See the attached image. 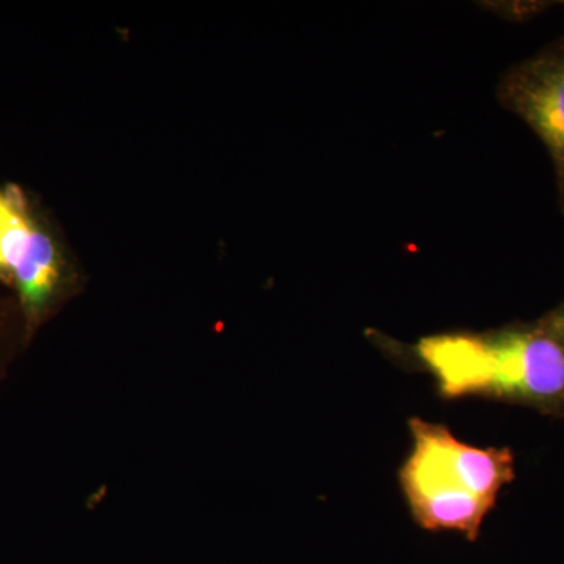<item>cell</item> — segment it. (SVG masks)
Here are the masks:
<instances>
[{
    "label": "cell",
    "instance_id": "cell-8",
    "mask_svg": "<svg viewBox=\"0 0 564 564\" xmlns=\"http://www.w3.org/2000/svg\"><path fill=\"white\" fill-rule=\"evenodd\" d=\"M7 272L6 265H3L2 256H0V274Z\"/></svg>",
    "mask_w": 564,
    "mask_h": 564
},
{
    "label": "cell",
    "instance_id": "cell-5",
    "mask_svg": "<svg viewBox=\"0 0 564 564\" xmlns=\"http://www.w3.org/2000/svg\"><path fill=\"white\" fill-rule=\"evenodd\" d=\"M10 202L9 215L0 223V256L7 270L14 272L28 252L33 228L18 204Z\"/></svg>",
    "mask_w": 564,
    "mask_h": 564
},
{
    "label": "cell",
    "instance_id": "cell-4",
    "mask_svg": "<svg viewBox=\"0 0 564 564\" xmlns=\"http://www.w3.org/2000/svg\"><path fill=\"white\" fill-rule=\"evenodd\" d=\"M22 303L36 313L54 293L58 282V259L54 243L46 234L33 229L28 252L13 272Z\"/></svg>",
    "mask_w": 564,
    "mask_h": 564
},
{
    "label": "cell",
    "instance_id": "cell-2",
    "mask_svg": "<svg viewBox=\"0 0 564 564\" xmlns=\"http://www.w3.org/2000/svg\"><path fill=\"white\" fill-rule=\"evenodd\" d=\"M410 429L413 448L400 469V485L415 524L477 541L500 491L514 480L513 452L462 443L447 426L419 417L411 419Z\"/></svg>",
    "mask_w": 564,
    "mask_h": 564
},
{
    "label": "cell",
    "instance_id": "cell-3",
    "mask_svg": "<svg viewBox=\"0 0 564 564\" xmlns=\"http://www.w3.org/2000/svg\"><path fill=\"white\" fill-rule=\"evenodd\" d=\"M497 98L543 141L564 214V35L511 66L500 79Z\"/></svg>",
    "mask_w": 564,
    "mask_h": 564
},
{
    "label": "cell",
    "instance_id": "cell-7",
    "mask_svg": "<svg viewBox=\"0 0 564 564\" xmlns=\"http://www.w3.org/2000/svg\"><path fill=\"white\" fill-rule=\"evenodd\" d=\"M9 210H10L9 198H3V196H0V223L6 220L7 215H9Z\"/></svg>",
    "mask_w": 564,
    "mask_h": 564
},
{
    "label": "cell",
    "instance_id": "cell-6",
    "mask_svg": "<svg viewBox=\"0 0 564 564\" xmlns=\"http://www.w3.org/2000/svg\"><path fill=\"white\" fill-rule=\"evenodd\" d=\"M540 321L543 322L549 332L554 334L564 348V302L558 304L555 310L549 311Z\"/></svg>",
    "mask_w": 564,
    "mask_h": 564
},
{
    "label": "cell",
    "instance_id": "cell-1",
    "mask_svg": "<svg viewBox=\"0 0 564 564\" xmlns=\"http://www.w3.org/2000/svg\"><path fill=\"white\" fill-rule=\"evenodd\" d=\"M414 356L445 399L478 397L564 417V348L541 321L423 337Z\"/></svg>",
    "mask_w": 564,
    "mask_h": 564
}]
</instances>
